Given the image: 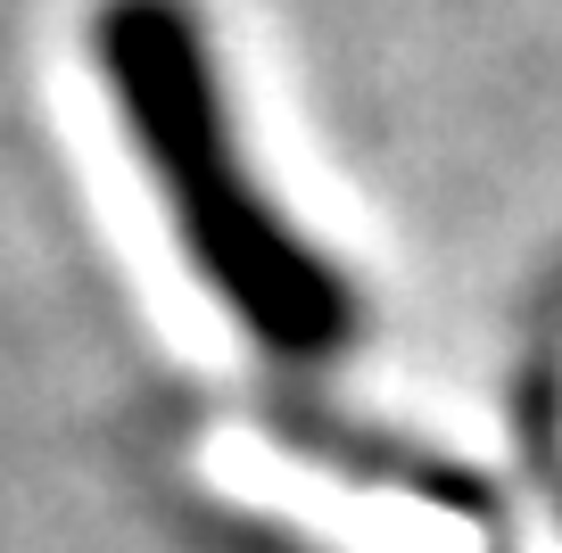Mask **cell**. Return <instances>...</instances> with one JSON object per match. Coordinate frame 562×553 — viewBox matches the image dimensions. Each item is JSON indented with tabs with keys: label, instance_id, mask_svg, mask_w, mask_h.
Wrapping results in <instances>:
<instances>
[{
	"label": "cell",
	"instance_id": "cell-1",
	"mask_svg": "<svg viewBox=\"0 0 562 553\" xmlns=\"http://www.w3.org/2000/svg\"><path fill=\"white\" fill-rule=\"evenodd\" d=\"M91 50L116 83V108L133 124L140 157L158 166L166 199L182 215V240L207 264V281L281 356H323L348 330V297L248 191L191 0H100Z\"/></svg>",
	"mask_w": 562,
	"mask_h": 553
}]
</instances>
